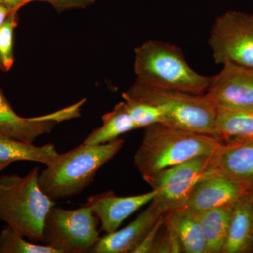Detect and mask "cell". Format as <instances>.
<instances>
[{
  "mask_svg": "<svg viewBox=\"0 0 253 253\" xmlns=\"http://www.w3.org/2000/svg\"><path fill=\"white\" fill-rule=\"evenodd\" d=\"M0 253H60L47 246L28 241L24 236L6 225L0 232Z\"/></svg>",
  "mask_w": 253,
  "mask_h": 253,
  "instance_id": "obj_21",
  "label": "cell"
},
{
  "mask_svg": "<svg viewBox=\"0 0 253 253\" xmlns=\"http://www.w3.org/2000/svg\"><path fill=\"white\" fill-rule=\"evenodd\" d=\"M214 154L196 156L144 178L156 191L152 201L161 214L180 209L195 184L214 172Z\"/></svg>",
  "mask_w": 253,
  "mask_h": 253,
  "instance_id": "obj_7",
  "label": "cell"
},
{
  "mask_svg": "<svg viewBox=\"0 0 253 253\" xmlns=\"http://www.w3.org/2000/svg\"><path fill=\"white\" fill-rule=\"evenodd\" d=\"M252 199H253V196H252Z\"/></svg>",
  "mask_w": 253,
  "mask_h": 253,
  "instance_id": "obj_30",
  "label": "cell"
},
{
  "mask_svg": "<svg viewBox=\"0 0 253 253\" xmlns=\"http://www.w3.org/2000/svg\"><path fill=\"white\" fill-rule=\"evenodd\" d=\"M234 204L213 208L196 214L204 231L207 253H223Z\"/></svg>",
  "mask_w": 253,
  "mask_h": 253,
  "instance_id": "obj_19",
  "label": "cell"
},
{
  "mask_svg": "<svg viewBox=\"0 0 253 253\" xmlns=\"http://www.w3.org/2000/svg\"><path fill=\"white\" fill-rule=\"evenodd\" d=\"M123 98L126 111L135 124L136 129L162 123L163 112L157 106L133 99L126 93H123Z\"/></svg>",
  "mask_w": 253,
  "mask_h": 253,
  "instance_id": "obj_22",
  "label": "cell"
},
{
  "mask_svg": "<svg viewBox=\"0 0 253 253\" xmlns=\"http://www.w3.org/2000/svg\"><path fill=\"white\" fill-rule=\"evenodd\" d=\"M11 11H13V10H11L9 8L0 4V28L1 27L5 20H6V18H7V16H9Z\"/></svg>",
  "mask_w": 253,
  "mask_h": 253,
  "instance_id": "obj_28",
  "label": "cell"
},
{
  "mask_svg": "<svg viewBox=\"0 0 253 253\" xmlns=\"http://www.w3.org/2000/svg\"><path fill=\"white\" fill-rule=\"evenodd\" d=\"M134 72L148 85L195 94L206 92L212 80L190 67L180 48L159 41L136 48Z\"/></svg>",
  "mask_w": 253,
  "mask_h": 253,
  "instance_id": "obj_4",
  "label": "cell"
},
{
  "mask_svg": "<svg viewBox=\"0 0 253 253\" xmlns=\"http://www.w3.org/2000/svg\"><path fill=\"white\" fill-rule=\"evenodd\" d=\"M124 142V139L118 138L96 146L83 143L59 154L40 173V187L54 201L79 194L90 185L98 170L119 152Z\"/></svg>",
  "mask_w": 253,
  "mask_h": 253,
  "instance_id": "obj_2",
  "label": "cell"
},
{
  "mask_svg": "<svg viewBox=\"0 0 253 253\" xmlns=\"http://www.w3.org/2000/svg\"><path fill=\"white\" fill-rule=\"evenodd\" d=\"M98 221L87 204L76 210L55 205L44 221L42 242L60 253H91L101 238Z\"/></svg>",
  "mask_w": 253,
  "mask_h": 253,
  "instance_id": "obj_6",
  "label": "cell"
},
{
  "mask_svg": "<svg viewBox=\"0 0 253 253\" xmlns=\"http://www.w3.org/2000/svg\"><path fill=\"white\" fill-rule=\"evenodd\" d=\"M36 1H42V0H0V4L13 11H18L25 5Z\"/></svg>",
  "mask_w": 253,
  "mask_h": 253,
  "instance_id": "obj_27",
  "label": "cell"
},
{
  "mask_svg": "<svg viewBox=\"0 0 253 253\" xmlns=\"http://www.w3.org/2000/svg\"><path fill=\"white\" fill-rule=\"evenodd\" d=\"M253 244V202L249 193L233 206L230 224L223 253H244Z\"/></svg>",
  "mask_w": 253,
  "mask_h": 253,
  "instance_id": "obj_15",
  "label": "cell"
},
{
  "mask_svg": "<svg viewBox=\"0 0 253 253\" xmlns=\"http://www.w3.org/2000/svg\"><path fill=\"white\" fill-rule=\"evenodd\" d=\"M165 221H166V214L161 216L158 219L156 224L150 229L139 246L133 251V253H153L155 244L157 241L158 232L161 230L163 224H165Z\"/></svg>",
  "mask_w": 253,
  "mask_h": 253,
  "instance_id": "obj_25",
  "label": "cell"
},
{
  "mask_svg": "<svg viewBox=\"0 0 253 253\" xmlns=\"http://www.w3.org/2000/svg\"><path fill=\"white\" fill-rule=\"evenodd\" d=\"M206 95L219 107L253 109V68L226 63Z\"/></svg>",
  "mask_w": 253,
  "mask_h": 253,
  "instance_id": "obj_10",
  "label": "cell"
},
{
  "mask_svg": "<svg viewBox=\"0 0 253 253\" xmlns=\"http://www.w3.org/2000/svg\"><path fill=\"white\" fill-rule=\"evenodd\" d=\"M215 134L223 142L253 139V109L217 106Z\"/></svg>",
  "mask_w": 253,
  "mask_h": 253,
  "instance_id": "obj_16",
  "label": "cell"
},
{
  "mask_svg": "<svg viewBox=\"0 0 253 253\" xmlns=\"http://www.w3.org/2000/svg\"><path fill=\"white\" fill-rule=\"evenodd\" d=\"M247 193L249 190L239 183L212 172L195 184L181 208L199 214L213 208L235 204Z\"/></svg>",
  "mask_w": 253,
  "mask_h": 253,
  "instance_id": "obj_11",
  "label": "cell"
},
{
  "mask_svg": "<svg viewBox=\"0 0 253 253\" xmlns=\"http://www.w3.org/2000/svg\"><path fill=\"white\" fill-rule=\"evenodd\" d=\"M208 44L218 64L253 68V14L227 11L215 20Z\"/></svg>",
  "mask_w": 253,
  "mask_h": 253,
  "instance_id": "obj_8",
  "label": "cell"
},
{
  "mask_svg": "<svg viewBox=\"0 0 253 253\" xmlns=\"http://www.w3.org/2000/svg\"><path fill=\"white\" fill-rule=\"evenodd\" d=\"M10 164H11L10 163L1 162V161H0V172L5 169V168H7Z\"/></svg>",
  "mask_w": 253,
  "mask_h": 253,
  "instance_id": "obj_29",
  "label": "cell"
},
{
  "mask_svg": "<svg viewBox=\"0 0 253 253\" xmlns=\"http://www.w3.org/2000/svg\"><path fill=\"white\" fill-rule=\"evenodd\" d=\"M223 141L217 136L156 123L145 128L134 163L143 179L201 155H214Z\"/></svg>",
  "mask_w": 253,
  "mask_h": 253,
  "instance_id": "obj_1",
  "label": "cell"
},
{
  "mask_svg": "<svg viewBox=\"0 0 253 253\" xmlns=\"http://www.w3.org/2000/svg\"><path fill=\"white\" fill-rule=\"evenodd\" d=\"M166 216L179 238L182 253H207L206 239L197 214L180 208Z\"/></svg>",
  "mask_w": 253,
  "mask_h": 253,
  "instance_id": "obj_17",
  "label": "cell"
},
{
  "mask_svg": "<svg viewBox=\"0 0 253 253\" xmlns=\"http://www.w3.org/2000/svg\"><path fill=\"white\" fill-rule=\"evenodd\" d=\"M156 191H151L136 196L121 197L112 191L94 195L86 204L101 222V231L111 234L117 231L126 218L154 199Z\"/></svg>",
  "mask_w": 253,
  "mask_h": 253,
  "instance_id": "obj_12",
  "label": "cell"
},
{
  "mask_svg": "<svg viewBox=\"0 0 253 253\" xmlns=\"http://www.w3.org/2000/svg\"><path fill=\"white\" fill-rule=\"evenodd\" d=\"M165 224L166 226L165 234L161 238H157L153 253H182L179 238L172 225L166 219V216Z\"/></svg>",
  "mask_w": 253,
  "mask_h": 253,
  "instance_id": "obj_24",
  "label": "cell"
},
{
  "mask_svg": "<svg viewBox=\"0 0 253 253\" xmlns=\"http://www.w3.org/2000/svg\"><path fill=\"white\" fill-rule=\"evenodd\" d=\"M125 93L133 99L159 108L163 115L162 124L217 136V106L206 94L161 89L137 80L129 91Z\"/></svg>",
  "mask_w": 253,
  "mask_h": 253,
  "instance_id": "obj_5",
  "label": "cell"
},
{
  "mask_svg": "<svg viewBox=\"0 0 253 253\" xmlns=\"http://www.w3.org/2000/svg\"><path fill=\"white\" fill-rule=\"evenodd\" d=\"M151 201L145 211L126 227L100 238L91 253H133L161 216Z\"/></svg>",
  "mask_w": 253,
  "mask_h": 253,
  "instance_id": "obj_14",
  "label": "cell"
},
{
  "mask_svg": "<svg viewBox=\"0 0 253 253\" xmlns=\"http://www.w3.org/2000/svg\"><path fill=\"white\" fill-rule=\"evenodd\" d=\"M59 153L54 145L37 146L31 143L18 140L0 132V161H32L46 165L52 162Z\"/></svg>",
  "mask_w": 253,
  "mask_h": 253,
  "instance_id": "obj_18",
  "label": "cell"
},
{
  "mask_svg": "<svg viewBox=\"0 0 253 253\" xmlns=\"http://www.w3.org/2000/svg\"><path fill=\"white\" fill-rule=\"evenodd\" d=\"M52 5L58 11L71 9L85 8L94 2L95 0H42Z\"/></svg>",
  "mask_w": 253,
  "mask_h": 253,
  "instance_id": "obj_26",
  "label": "cell"
},
{
  "mask_svg": "<svg viewBox=\"0 0 253 253\" xmlns=\"http://www.w3.org/2000/svg\"><path fill=\"white\" fill-rule=\"evenodd\" d=\"M103 124L95 129L84 140V144L96 146L115 140L126 132L136 129L126 109L124 101L118 103L114 109L102 117Z\"/></svg>",
  "mask_w": 253,
  "mask_h": 253,
  "instance_id": "obj_20",
  "label": "cell"
},
{
  "mask_svg": "<svg viewBox=\"0 0 253 253\" xmlns=\"http://www.w3.org/2000/svg\"><path fill=\"white\" fill-rule=\"evenodd\" d=\"M17 11H13L0 28V68L7 72L14 62L13 42L14 31L18 25Z\"/></svg>",
  "mask_w": 253,
  "mask_h": 253,
  "instance_id": "obj_23",
  "label": "cell"
},
{
  "mask_svg": "<svg viewBox=\"0 0 253 253\" xmlns=\"http://www.w3.org/2000/svg\"><path fill=\"white\" fill-rule=\"evenodd\" d=\"M214 172L249 190L253 186V139L224 141L214 156Z\"/></svg>",
  "mask_w": 253,
  "mask_h": 253,
  "instance_id": "obj_13",
  "label": "cell"
},
{
  "mask_svg": "<svg viewBox=\"0 0 253 253\" xmlns=\"http://www.w3.org/2000/svg\"><path fill=\"white\" fill-rule=\"evenodd\" d=\"M84 101L45 116L23 118L15 113L0 89V132L33 144L39 136L51 133L59 123L78 117Z\"/></svg>",
  "mask_w": 253,
  "mask_h": 253,
  "instance_id": "obj_9",
  "label": "cell"
},
{
  "mask_svg": "<svg viewBox=\"0 0 253 253\" xmlns=\"http://www.w3.org/2000/svg\"><path fill=\"white\" fill-rule=\"evenodd\" d=\"M40 168L26 174L0 176V220L30 241L42 242L46 215L55 204L38 183Z\"/></svg>",
  "mask_w": 253,
  "mask_h": 253,
  "instance_id": "obj_3",
  "label": "cell"
}]
</instances>
